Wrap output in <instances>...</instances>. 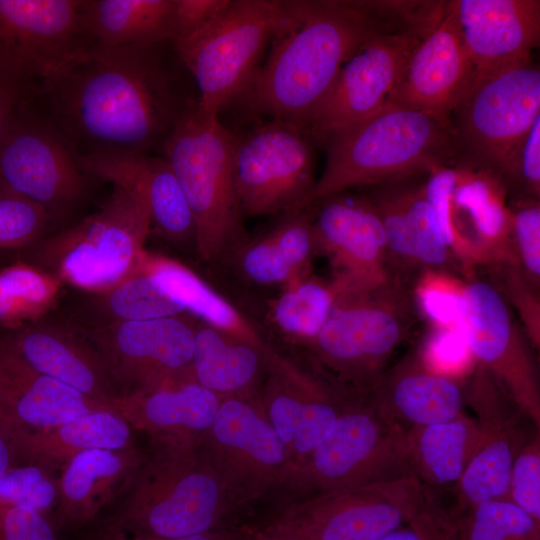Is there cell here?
I'll use <instances>...</instances> for the list:
<instances>
[{
	"label": "cell",
	"mask_w": 540,
	"mask_h": 540,
	"mask_svg": "<svg viewBox=\"0 0 540 540\" xmlns=\"http://www.w3.org/2000/svg\"><path fill=\"white\" fill-rule=\"evenodd\" d=\"M381 540H425L417 531L410 526H403L386 535Z\"/></svg>",
	"instance_id": "obj_56"
},
{
	"label": "cell",
	"mask_w": 540,
	"mask_h": 540,
	"mask_svg": "<svg viewBox=\"0 0 540 540\" xmlns=\"http://www.w3.org/2000/svg\"><path fill=\"white\" fill-rule=\"evenodd\" d=\"M131 425L112 409H101L56 427L9 433L15 463L64 467L88 449L132 447Z\"/></svg>",
	"instance_id": "obj_34"
},
{
	"label": "cell",
	"mask_w": 540,
	"mask_h": 540,
	"mask_svg": "<svg viewBox=\"0 0 540 540\" xmlns=\"http://www.w3.org/2000/svg\"><path fill=\"white\" fill-rule=\"evenodd\" d=\"M87 312L93 316L86 327L118 321H137L186 313L154 276L139 264L129 276L112 287L90 293Z\"/></svg>",
	"instance_id": "obj_40"
},
{
	"label": "cell",
	"mask_w": 540,
	"mask_h": 540,
	"mask_svg": "<svg viewBox=\"0 0 540 540\" xmlns=\"http://www.w3.org/2000/svg\"><path fill=\"white\" fill-rule=\"evenodd\" d=\"M200 451L237 502L294 483L288 451L257 395L221 399Z\"/></svg>",
	"instance_id": "obj_16"
},
{
	"label": "cell",
	"mask_w": 540,
	"mask_h": 540,
	"mask_svg": "<svg viewBox=\"0 0 540 540\" xmlns=\"http://www.w3.org/2000/svg\"><path fill=\"white\" fill-rule=\"evenodd\" d=\"M82 0H0V68L33 86L89 48Z\"/></svg>",
	"instance_id": "obj_21"
},
{
	"label": "cell",
	"mask_w": 540,
	"mask_h": 540,
	"mask_svg": "<svg viewBox=\"0 0 540 540\" xmlns=\"http://www.w3.org/2000/svg\"><path fill=\"white\" fill-rule=\"evenodd\" d=\"M417 354L430 371L458 381L464 376L469 377L476 365L459 327H429Z\"/></svg>",
	"instance_id": "obj_47"
},
{
	"label": "cell",
	"mask_w": 540,
	"mask_h": 540,
	"mask_svg": "<svg viewBox=\"0 0 540 540\" xmlns=\"http://www.w3.org/2000/svg\"><path fill=\"white\" fill-rule=\"evenodd\" d=\"M427 173L363 188L384 230L394 279L410 287L425 270H461L446 246L425 194Z\"/></svg>",
	"instance_id": "obj_22"
},
{
	"label": "cell",
	"mask_w": 540,
	"mask_h": 540,
	"mask_svg": "<svg viewBox=\"0 0 540 540\" xmlns=\"http://www.w3.org/2000/svg\"><path fill=\"white\" fill-rule=\"evenodd\" d=\"M487 278L500 291L518 320L534 350L540 347V291L512 263L484 268Z\"/></svg>",
	"instance_id": "obj_44"
},
{
	"label": "cell",
	"mask_w": 540,
	"mask_h": 540,
	"mask_svg": "<svg viewBox=\"0 0 540 540\" xmlns=\"http://www.w3.org/2000/svg\"><path fill=\"white\" fill-rule=\"evenodd\" d=\"M317 255L310 205L279 216L269 229L248 237L222 268L245 286L277 291L311 274Z\"/></svg>",
	"instance_id": "obj_29"
},
{
	"label": "cell",
	"mask_w": 540,
	"mask_h": 540,
	"mask_svg": "<svg viewBox=\"0 0 540 540\" xmlns=\"http://www.w3.org/2000/svg\"><path fill=\"white\" fill-rule=\"evenodd\" d=\"M0 540H58L44 513L0 502Z\"/></svg>",
	"instance_id": "obj_50"
},
{
	"label": "cell",
	"mask_w": 540,
	"mask_h": 540,
	"mask_svg": "<svg viewBox=\"0 0 540 540\" xmlns=\"http://www.w3.org/2000/svg\"><path fill=\"white\" fill-rule=\"evenodd\" d=\"M140 265L198 321L260 344L269 342L251 317L184 263L145 250Z\"/></svg>",
	"instance_id": "obj_37"
},
{
	"label": "cell",
	"mask_w": 540,
	"mask_h": 540,
	"mask_svg": "<svg viewBox=\"0 0 540 540\" xmlns=\"http://www.w3.org/2000/svg\"><path fill=\"white\" fill-rule=\"evenodd\" d=\"M503 181L509 195L540 199V117L516 151Z\"/></svg>",
	"instance_id": "obj_49"
},
{
	"label": "cell",
	"mask_w": 540,
	"mask_h": 540,
	"mask_svg": "<svg viewBox=\"0 0 540 540\" xmlns=\"http://www.w3.org/2000/svg\"><path fill=\"white\" fill-rule=\"evenodd\" d=\"M158 447L127 488L114 523L164 538L218 531L236 503L220 474L199 447Z\"/></svg>",
	"instance_id": "obj_5"
},
{
	"label": "cell",
	"mask_w": 540,
	"mask_h": 540,
	"mask_svg": "<svg viewBox=\"0 0 540 540\" xmlns=\"http://www.w3.org/2000/svg\"><path fill=\"white\" fill-rule=\"evenodd\" d=\"M196 100L173 41L88 48L33 85L28 96L76 153L154 155Z\"/></svg>",
	"instance_id": "obj_1"
},
{
	"label": "cell",
	"mask_w": 540,
	"mask_h": 540,
	"mask_svg": "<svg viewBox=\"0 0 540 540\" xmlns=\"http://www.w3.org/2000/svg\"><path fill=\"white\" fill-rule=\"evenodd\" d=\"M430 492L413 475L317 494L286 508L277 522L307 540H381L410 526Z\"/></svg>",
	"instance_id": "obj_13"
},
{
	"label": "cell",
	"mask_w": 540,
	"mask_h": 540,
	"mask_svg": "<svg viewBox=\"0 0 540 540\" xmlns=\"http://www.w3.org/2000/svg\"><path fill=\"white\" fill-rule=\"evenodd\" d=\"M458 327L476 363L539 428L540 390L533 349L500 291L478 274L464 281Z\"/></svg>",
	"instance_id": "obj_15"
},
{
	"label": "cell",
	"mask_w": 540,
	"mask_h": 540,
	"mask_svg": "<svg viewBox=\"0 0 540 540\" xmlns=\"http://www.w3.org/2000/svg\"><path fill=\"white\" fill-rule=\"evenodd\" d=\"M268 343L260 344L198 321L191 377L220 398L255 396L265 376Z\"/></svg>",
	"instance_id": "obj_33"
},
{
	"label": "cell",
	"mask_w": 540,
	"mask_h": 540,
	"mask_svg": "<svg viewBox=\"0 0 540 540\" xmlns=\"http://www.w3.org/2000/svg\"><path fill=\"white\" fill-rule=\"evenodd\" d=\"M371 395L406 430L452 420L466 405L460 381L430 371L417 353L388 369Z\"/></svg>",
	"instance_id": "obj_31"
},
{
	"label": "cell",
	"mask_w": 540,
	"mask_h": 540,
	"mask_svg": "<svg viewBox=\"0 0 540 540\" xmlns=\"http://www.w3.org/2000/svg\"><path fill=\"white\" fill-rule=\"evenodd\" d=\"M453 540H540V521L508 499L481 502L456 516L447 514Z\"/></svg>",
	"instance_id": "obj_41"
},
{
	"label": "cell",
	"mask_w": 540,
	"mask_h": 540,
	"mask_svg": "<svg viewBox=\"0 0 540 540\" xmlns=\"http://www.w3.org/2000/svg\"><path fill=\"white\" fill-rule=\"evenodd\" d=\"M320 148L326 162L315 200L457 163L451 122L395 102L330 136Z\"/></svg>",
	"instance_id": "obj_3"
},
{
	"label": "cell",
	"mask_w": 540,
	"mask_h": 540,
	"mask_svg": "<svg viewBox=\"0 0 540 540\" xmlns=\"http://www.w3.org/2000/svg\"><path fill=\"white\" fill-rule=\"evenodd\" d=\"M0 386H1V380H0Z\"/></svg>",
	"instance_id": "obj_58"
},
{
	"label": "cell",
	"mask_w": 540,
	"mask_h": 540,
	"mask_svg": "<svg viewBox=\"0 0 540 540\" xmlns=\"http://www.w3.org/2000/svg\"><path fill=\"white\" fill-rule=\"evenodd\" d=\"M151 233L149 211L136 193L113 187L100 208L77 224L24 250L23 259L89 293L117 284L140 264Z\"/></svg>",
	"instance_id": "obj_7"
},
{
	"label": "cell",
	"mask_w": 540,
	"mask_h": 540,
	"mask_svg": "<svg viewBox=\"0 0 540 540\" xmlns=\"http://www.w3.org/2000/svg\"><path fill=\"white\" fill-rule=\"evenodd\" d=\"M31 87L0 68V138L20 111Z\"/></svg>",
	"instance_id": "obj_52"
},
{
	"label": "cell",
	"mask_w": 540,
	"mask_h": 540,
	"mask_svg": "<svg viewBox=\"0 0 540 540\" xmlns=\"http://www.w3.org/2000/svg\"><path fill=\"white\" fill-rule=\"evenodd\" d=\"M88 175L140 196L149 211L151 232L197 256L196 224L169 163L161 156L129 151L77 153Z\"/></svg>",
	"instance_id": "obj_25"
},
{
	"label": "cell",
	"mask_w": 540,
	"mask_h": 540,
	"mask_svg": "<svg viewBox=\"0 0 540 540\" xmlns=\"http://www.w3.org/2000/svg\"><path fill=\"white\" fill-rule=\"evenodd\" d=\"M347 294L351 292L339 280L311 273L277 290L265 302L259 328L270 330L284 342L305 348Z\"/></svg>",
	"instance_id": "obj_38"
},
{
	"label": "cell",
	"mask_w": 540,
	"mask_h": 540,
	"mask_svg": "<svg viewBox=\"0 0 540 540\" xmlns=\"http://www.w3.org/2000/svg\"><path fill=\"white\" fill-rule=\"evenodd\" d=\"M511 240L517 265L540 288V199L508 196Z\"/></svg>",
	"instance_id": "obj_45"
},
{
	"label": "cell",
	"mask_w": 540,
	"mask_h": 540,
	"mask_svg": "<svg viewBox=\"0 0 540 540\" xmlns=\"http://www.w3.org/2000/svg\"><path fill=\"white\" fill-rule=\"evenodd\" d=\"M143 463L138 450L88 449L75 455L59 480L58 520L85 523L128 488Z\"/></svg>",
	"instance_id": "obj_32"
},
{
	"label": "cell",
	"mask_w": 540,
	"mask_h": 540,
	"mask_svg": "<svg viewBox=\"0 0 540 540\" xmlns=\"http://www.w3.org/2000/svg\"><path fill=\"white\" fill-rule=\"evenodd\" d=\"M464 279L453 272L425 270L412 281L415 311L431 328H457Z\"/></svg>",
	"instance_id": "obj_42"
},
{
	"label": "cell",
	"mask_w": 540,
	"mask_h": 540,
	"mask_svg": "<svg viewBox=\"0 0 540 540\" xmlns=\"http://www.w3.org/2000/svg\"><path fill=\"white\" fill-rule=\"evenodd\" d=\"M315 149L299 126L280 120L235 134L233 179L244 218L282 216L312 205Z\"/></svg>",
	"instance_id": "obj_12"
},
{
	"label": "cell",
	"mask_w": 540,
	"mask_h": 540,
	"mask_svg": "<svg viewBox=\"0 0 540 540\" xmlns=\"http://www.w3.org/2000/svg\"><path fill=\"white\" fill-rule=\"evenodd\" d=\"M444 6L390 24L349 57L326 95L299 126L316 148L393 101L411 53L438 21Z\"/></svg>",
	"instance_id": "obj_9"
},
{
	"label": "cell",
	"mask_w": 540,
	"mask_h": 540,
	"mask_svg": "<svg viewBox=\"0 0 540 540\" xmlns=\"http://www.w3.org/2000/svg\"><path fill=\"white\" fill-rule=\"evenodd\" d=\"M0 347L31 369L108 408L120 395L100 355L79 330L40 322L4 334Z\"/></svg>",
	"instance_id": "obj_27"
},
{
	"label": "cell",
	"mask_w": 540,
	"mask_h": 540,
	"mask_svg": "<svg viewBox=\"0 0 540 540\" xmlns=\"http://www.w3.org/2000/svg\"><path fill=\"white\" fill-rule=\"evenodd\" d=\"M15 463L11 446L10 435L6 427L0 422V477Z\"/></svg>",
	"instance_id": "obj_55"
},
{
	"label": "cell",
	"mask_w": 540,
	"mask_h": 540,
	"mask_svg": "<svg viewBox=\"0 0 540 540\" xmlns=\"http://www.w3.org/2000/svg\"><path fill=\"white\" fill-rule=\"evenodd\" d=\"M55 275L22 259L0 267V330L5 334L42 322L62 293Z\"/></svg>",
	"instance_id": "obj_39"
},
{
	"label": "cell",
	"mask_w": 540,
	"mask_h": 540,
	"mask_svg": "<svg viewBox=\"0 0 540 540\" xmlns=\"http://www.w3.org/2000/svg\"><path fill=\"white\" fill-rule=\"evenodd\" d=\"M221 399L193 379H183L119 395L109 407L157 444L198 448Z\"/></svg>",
	"instance_id": "obj_28"
},
{
	"label": "cell",
	"mask_w": 540,
	"mask_h": 540,
	"mask_svg": "<svg viewBox=\"0 0 540 540\" xmlns=\"http://www.w3.org/2000/svg\"><path fill=\"white\" fill-rule=\"evenodd\" d=\"M478 428L474 417L456 418L406 433V457L411 474L427 489L440 493L454 488L476 448Z\"/></svg>",
	"instance_id": "obj_36"
},
{
	"label": "cell",
	"mask_w": 540,
	"mask_h": 540,
	"mask_svg": "<svg viewBox=\"0 0 540 540\" xmlns=\"http://www.w3.org/2000/svg\"><path fill=\"white\" fill-rule=\"evenodd\" d=\"M464 392L466 405L475 413L478 438L473 456L453 488L456 505L449 512L451 516L487 500L508 499L514 459L539 430L529 432L531 421L478 363L468 377Z\"/></svg>",
	"instance_id": "obj_18"
},
{
	"label": "cell",
	"mask_w": 540,
	"mask_h": 540,
	"mask_svg": "<svg viewBox=\"0 0 540 540\" xmlns=\"http://www.w3.org/2000/svg\"><path fill=\"white\" fill-rule=\"evenodd\" d=\"M250 540H307L296 531L275 521L266 529L256 533Z\"/></svg>",
	"instance_id": "obj_54"
},
{
	"label": "cell",
	"mask_w": 540,
	"mask_h": 540,
	"mask_svg": "<svg viewBox=\"0 0 540 540\" xmlns=\"http://www.w3.org/2000/svg\"><path fill=\"white\" fill-rule=\"evenodd\" d=\"M415 312L410 287L397 280L348 294L304 350L339 385L371 395L409 333Z\"/></svg>",
	"instance_id": "obj_6"
},
{
	"label": "cell",
	"mask_w": 540,
	"mask_h": 540,
	"mask_svg": "<svg viewBox=\"0 0 540 540\" xmlns=\"http://www.w3.org/2000/svg\"><path fill=\"white\" fill-rule=\"evenodd\" d=\"M406 433L372 395L358 396L297 469L294 482L322 494L412 475Z\"/></svg>",
	"instance_id": "obj_10"
},
{
	"label": "cell",
	"mask_w": 540,
	"mask_h": 540,
	"mask_svg": "<svg viewBox=\"0 0 540 540\" xmlns=\"http://www.w3.org/2000/svg\"><path fill=\"white\" fill-rule=\"evenodd\" d=\"M475 80L452 1H446L438 21L411 53L392 102L451 122Z\"/></svg>",
	"instance_id": "obj_24"
},
{
	"label": "cell",
	"mask_w": 540,
	"mask_h": 540,
	"mask_svg": "<svg viewBox=\"0 0 540 540\" xmlns=\"http://www.w3.org/2000/svg\"><path fill=\"white\" fill-rule=\"evenodd\" d=\"M59 481L38 464L14 463L0 477V502L46 512L58 502Z\"/></svg>",
	"instance_id": "obj_46"
},
{
	"label": "cell",
	"mask_w": 540,
	"mask_h": 540,
	"mask_svg": "<svg viewBox=\"0 0 540 540\" xmlns=\"http://www.w3.org/2000/svg\"><path fill=\"white\" fill-rule=\"evenodd\" d=\"M81 23L89 48L173 41L174 0H82Z\"/></svg>",
	"instance_id": "obj_35"
},
{
	"label": "cell",
	"mask_w": 540,
	"mask_h": 540,
	"mask_svg": "<svg viewBox=\"0 0 540 540\" xmlns=\"http://www.w3.org/2000/svg\"><path fill=\"white\" fill-rule=\"evenodd\" d=\"M312 229L318 255L329 261L331 277L351 293L372 291L396 280L380 216L364 192L346 190L315 200Z\"/></svg>",
	"instance_id": "obj_20"
},
{
	"label": "cell",
	"mask_w": 540,
	"mask_h": 540,
	"mask_svg": "<svg viewBox=\"0 0 540 540\" xmlns=\"http://www.w3.org/2000/svg\"><path fill=\"white\" fill-rule=\"evenodd\" d=\"M508 500L540 521V436L536 430L516 455L508 484Z\"/></svg>",
	"instance_id": "obj_48"
},
{
	"label": "cell",
	"mask_w": 540,
	"mask_h": 540,
	"mask_svg": "<svg viewBox=\"0 0 540 540\" xmlns=\"http://www.w3.org/2000/svg\"><path fill=\"white\" fill-rule=\"evenodd\" d=\"M0 422L9 433L56 427L110 409L76 389L41 374L0 347Z\"/></svg>",
	"instance_id": "obj_30"
},
{
	"label": "cell",
	"mask_w": 540,
	"mask_h": 540,
	"mask_svg": "<svg viewBox=\"0 0 540 540\" xmlns=\"http://www.w3.org/2000/svg\"><path fill=\"white\" fill-rule=\"evenodd\" d=\"M419 12V1H287L269 53L238 99L269 120L300 126L366 40Z\"/></svg>",
	"instance_id": "obj_2"
},
{
	"label": "cell",
	"mask_w": 540,
	"mask_h": 540,
	"mask_svg": "<svg viewBox=\"0 0 540 540\" xmlns=\"http://www.w3.org/2000/svg\"><path fill=\"white\" fill-rule=\"evenodd\" d=\"M50 219L38 204L0 183V249L26 250L45 237Z\"/></svg>",
	"instance_id": "obj_43"
},
{
	"label": "cell",
	"mask_w": 540,
	"mask_h": 540,
	"mask_svg": "<svg viewBox=\"0 0 540 540\" xmlns=\"http://www.w3.org/2000/svg\"><path fill=\"white\" fill-rule=\"evenodd\" d=\"M475 67V83L532 58L540 40L539 0H452Z\"/></svg>",
	"instance_id": "obj_26"
},
{
	"label": "cell",
	"mask_w": 540,
	"mask_h": 540,
	"mask_svg": "<svg viewBox=\"0 0 540 540\" xmlns=\"http://www.w3.org/2000/svg\"><path fill=\"white\" fill-rule=\"evenodd\" d=\"M87 176L70 143L27 97L0 138V183L41 206L52 223L84 200Z\"/></svg>",
	"instance_id": "obj_14"
},
{
	"label": "cell",
	"mask_w": 540,
	"mask_h": 540,
	"mask_svg": "<svg viewBox=\"0 0 540 540\" xmlns=\"http://www.w3.org/2000/svg\"><path fill=\"white\" fill-rule=\"evenodd\" d=\"M100 540H233L227 533L218 530L187 537L164 538L128 531L115 523L108 526Z\"/></svg>",
	"instance_id": "obj_53"
},
{
	"label": "cell",
	"mask_w": 540,
	"mask_h": 540,
	"mask_svg": "<svg viewBox=\"0 0 540 540\" xmlns=\"http://www.w3.org/2000/svg\"><path fill=\"white\" fill-rule=\"evenodd\" d=\"M457 179L450 202L454 235L452 254L462 276L480 268L516 264L511 240L508 190L494 171L456 163Z\"/></svg>",
	"instance_id": "obj_23"
},
{
	"label": "cell",
	"mask_w": 540,
	"mask_h": 540,
	"mask_svg": "<svg viewBox=\"0 0 540 540\" xmlns=\"http://www.w3.org/2000/svg\"><path fill=\"white\" fill-rule=\"evenodd\" d=\"M425 540H453L446 530L441 528H432L425 534Z\"/></svg>",
	"instance_id": "obj_57"
},
{
	"label": "cell",
	"mask_w": 540,
	"mask_h": 540,
	"mask_svg": "<svg viewBox=\"0 0 540 540\" xmlns=\"http://www.w3.org/2000/svg\"><path fill=\"white\" fill-rule=\"evenodd\" d=\"M235 134L202 109L198 99L166 140L169 163L192 210L197 258L223 267L244 243V226L233 179Z\"/></svg>",
	"instance_id": "obj_4"
},
{
	"label": "cell",
	"mask_w": 540,
	"mask_h": 540,
	"mask_svg": "<svg viewBox=\"0 0 540 540\" xmlns=\"http://www.w3.org/2000/svg\"><path fill=\"white\" fill-rule=\"evenodd\" d=\"M286 7L287 1L280 0H230L203 28L173 41L202 109L218 115L239 98L259 68Z\"/></svg>",
	"instance_id": "obj_8"
},
{
	"label": "cell",
	"mask_w": 540,
	"mask_h": 540,
	"mask_svg": "<svg viewBox=\"0 0 540 540\" xmlns=\"http://www.w3.org/2000/svg\"><path fill=\"white\" fill-rule=\"evenodd\" d=\"M230 0H174V40L203 28L219 15Z\"/></svg>",
	"instance_id": "obj_51"
},
{
	"label": "cell",
	"mask_w": 540,
	"mask_h": 540,
	"mask_svg": "<svg viewBox=\"0 0 540 540\" xmlns=\"http://www.w3.org/2000/svg\"><path fill=\"white\" fill-rule=\"evenodd\" d=\"M312 365L310 371L270 342L267 345L260 402L287 448L294 477L311 451L333 428L346 405L339 395L348 389L313 362Z\"/></svg>",
	"instance_id": "obj_19"
},
{
	"label": "cell",
	"mask_w": 540,
	"mask_h": 540,
	"mask_svg": "<svg viewBox=\"0 0 540 540\" xmlns=\"http://www.w3.org/2000/svg\"><path fill=\"white\" fill-rule=\"evenodd\" d=\"M540 117V69L532 58L477 81L451 116L457 163L502 179Z\"/></svg>",
	"instance_id": "obj_11"
},
{
	"label": "cell",
	"mask_w": 540,
	"mask_h": 540,
	"mask_svg": "<svg viewBox=\"0 0 540 540\" xmlns=\"http://www.w3.org/2000/svg\"><path fill=\"white\" fill-rule=\"evenodd\" d=\"M198 320L184 313L102 323L78 330L103 360L120 395L192 379Z\"/></svg>",
	"instance_id": "obj_17"
}]
</instances>
